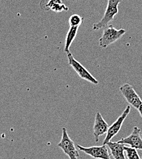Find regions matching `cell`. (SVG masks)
I'll use <instances>...</instances> for the list:
<instances>
[{"label": "cell", "mask_w": 142, "mask_h": 159, "mask_svg": "<svg viewBox=\"0 0 142 159\" xmlns=\"http://www.w3.org/2000/svg\"><path fill=\"white\" fill-rule=\"evenodd\" d=\"M78 149L87 155L93 158L99 159H111L108 148L106 144H103L101 146H91L83 147L81 145L77 144Z\"/></svg>", "instance_id": "7"}, {"label": "cell", "mask_w": 142, "mask_h": 159, "mask_svg": "<svg viewBox=\"0 0 142 159\" xmlns=\"http://www.w3.org/2000/svg\"><path fill=\"white\" fill-rule=\"evenodd\" d=\"M59 148L70 159H77L79 157V153L77 149L74 142L68 135L67 129L63 127L62 129V137L60 142L58 144Z\"/></svg>", "instance_id": "3"}, {"label": "cell", "mask_w": 142, "mask_h": 159, "mask_svg": "<svg viewBox=\"0 0 142 159\" xmlns=\"http://www.w3.org/2000/svg\"><path fill=\"white\" fill-rule=\"evenodd\" d=\"M137 110H138V111H139V113H140V116L142 118V103L139 106V107L138 108Z\"/></svg>", "instance_id": "15"}, {"label": "cell", "mask_w": 142, "mask_h": 159, "mask_svg": "<svg viewBox=\"0 0 142 159\" xmlns=\"http://www.w3.org/2000/svg\"><path fill=\"white\" fill-rule=\"evenodd\" d=\"M106 145H107L110 149L112 155L114 159H126L124 154V144L118 142L109 141Z\"/></svg>", "instance_id": "10"}, {"label": "cell", "mask_w": 142, "mask_h": 159, "mask_svg": "<svg viewBox=\"0 0 142 159\" xmlns=\"http://www.w3.org/2000/svg\"><path fill=\"white\" fill-rule=\"evenodd\" d=\"M120 91L126 102L134 108L138 109L142 103V100L133 87L131 84L126 83L120 88Z\"/></svg>", "instance_id": "6"}, {"label": "cell", "mask_w": 142, "mask_h": 159, "mask_svg": "<svg viewBox=\"0 0 142 159\" xmlns=\"http://www.w3.org/2000/svg\"><path fill=\"white\" fill-rule=\"evenodd\" d=\"M131 110V107L130 105H127L126 109L124 110L121 116H120L118 119H117L110 127H108V131L107 132L106 137L103 142V144H107L109 141H111L116 135L120 132L121 129L122 125L124 121V120L129 115Z\"/></svg>", "instance_id": "5"}, {"label": "cell", "mask_w": 142, "mask_h": 159, "mask_svg": "<svg viewBox=\"0 0 142 159\" xmlns=\"http://www.w3.org/2000/svg\"><path fill=\"white\" fill-rule=\"evenodd\" d=\"M126 33L124 29H116L112 25L104 28L101 38L99 39V45L102 48H105L111 44L120 39Z\"/></svg>", "instance_id": "2"}, {"label": "cell", "mask_w": 142, "mask_h": 159, "mask_svg": "<svg viewBox=\"0 0 142 159\" xmlns=\"http://www.w3.org/2000/svg\"><path fill=\"white\" fill-rule=\"evenodd\" d=\"M121 1L122 0H108L104 15L101 20L93 25V30L96 31L104 28L113 20L115 16L118 13V5Z\"/></svg>", "instance_id": "1"}, {"label": "cell", "mask_w": 142, "mask_h": 159, "mask_svg": "<svg viewBox=\"0 0 142 159\" xmlns=\"http://www.w3.org/2000/svg\"><path fill=\"white\" fill-rule=\"evenodd\" d=\"M141 129L138 127L135 126L133 129L132 134L126 138L122 139L118 143L128 144L131 147L136 149L142 150V138L141 136Z\"/></svg>", "instance_id": "8"}, {"label": "cell", "mask_w": 142, "mask_h": 159, "mask_svg": "<svg viewBox=\"0 0 142 159\" xmlns=\"http://www.w3.org/2000/svg\"><path fill=\"white\" fill-rule=\"evenodd\" d=\"M78 29H79V27L70 26V28L66 35L65 45H64V52L67 53L70 52H69L70 47L77 36V34L78 33Z\"/></svg>", "instance_id": "12"}, {"label": "cell", "mask_w": 142, "mask_h": 159, "mask_svg": "<svg viewBox=\"0 0 142 159\" xmlns=\"http://www.w3.org/2000/svg\"><path fill=\"white\" fill-rule=\"evenodd\" d=\"M43 9H50L55 12H60L63 11H67L69 8L62 2L61 0H49Z\"/></svg>", "instance_id": "11"}, {"label": "cell", "mask_w": 142, "mask_h": 159, "mask_svg": "<svg viewBox=\"0 0 142 159\" xmlns=\"http://www.w3.org/2000/svg\"><path fill=\"white\" fill-rule=\"evenodd\" d=\"M124 152L126 153L127 159H141L136 149L132 147H127L124 145Z\"/></svg>", "instance_id": "13"}, {"label": "cell", "mask_w": 142, "mask_h": 159, "mask_svg": "<svg viewBox=\"0 0 142 159\" xmlns=\"http://www.w3.org/2000/svg\"><path fill=\"white\" fill-rule=\"evenodd\" d=\"M83 21V17L78 14H74L72 15L69 19V23L70 26H74V27H79Z\"/></svg>", "instance_id": "14"}, {"label": "cell", "mask_w": 142, "mask_h": 159, "mask_svg": "<svg viewBox=\"0 0 142 159\" xmlns=\"http://www.w3.org/2000/svg\"><path fill=\"white\" fill-rule=\"evenodd\" d=\"M67 55L69 65H70L73 68V69L76 72V73L81 79L86 80L94 84H98L99 83V81L90 74V72L81 63L74 58L71 52L67 53Z\"/></svg>", "instance_id": "4"}, {"label": "cell", "mask_w": 142, "mask_h": 159, "mask_svg": "<svg viewBox=\"0 0 142 159\" xmlns=\"http://www.w3.org/2000/svg\"></svg>", "instance_id": "17"}, {"label": "cell", "mask_w": 142, "mask_h": 159, "mask_svg": "<svg viewBox=\"0 0 142 159\" xmlns=\"http://www.w3.org/2000/svg\"><path fill=\"white\" fill-rule=\"evenodd\" d=\"M108 125L103 118L101 114L98 111L96 113L94 124L93 126V135L96 142H98L99 137L107 134L108 129Z\"/></svg>", "instance_id": "9"}, {"label": "cell", "mask_w": 142, "mask_h": 159, "mask_svg": "<svg viewBox=\"0 0 142 159\" xmlns=\"http://www.w3.org/2000/svg\"><path fill=\"white\" fill-rule=\"evenodd\" d=\"M141 136L142 137V132H141Z\"/></svg>", "instance_id": "16"}]
</instances>
